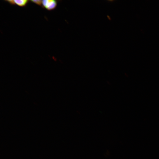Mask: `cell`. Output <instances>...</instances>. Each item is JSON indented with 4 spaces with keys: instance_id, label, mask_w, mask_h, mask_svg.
I'll list each match as a JSON object with an SVG mask.
<instances>
[{
    "instance_id": "cell-1",
    "label": "cell",
    "mask_w": 159,
    "mask_h": 159,
    "mask_svg": "<svg viewBox=\"0 0 159 159\" xmlns=\"http://www.w3.org/2000/svg\"><path fill=\"white\" fill-rule=\"evenodd\" d=\"M57 4V1L55 0H44L42 1V7L48 10H52L55 9Z\"/></svg>"
},
{
    "instance_id": "cell-2",
    "label": "cell",
    "mask_w": 159,
    "mask_h": 159,
    "mask_svg": "<svg viewBox=\"0 0 159 159\" xmlns=\"http://www.w3.org/2000/svg\"><path fill=\"white\" fill-rule=\"evenodd\" d=\"M5 1L7 2L11 5H17L18 6L23 7L25 6L28 2L27 0H6Z\"/></svg>"
},
{
    "instance_id": "cell-3",
    "label": "cell",
    "mask_w": 159,
    "mask_h": 159,
    "mask_svg": "<svg viewBox=\"0 0 159 159\" xmlns=\"http://www.w3.org/2000/svg\"><path fill=\"white\" fill-rule=\"evenodd\" d=\"M42 1L40 0H30V1H31L32 2L40 6H41L42 5Z\"/></svg>"
}]
</instances>
